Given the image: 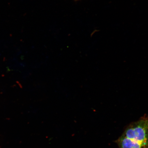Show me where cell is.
Instances as JSON below:
<instances>
[{
    "label": "cell",
    "instance_id": "cell-1",
    "mask_svg": "<svg viewBox=\"0 0 148 148\" xmlns=\"http://www.w3.org/2000/svg\"><path fill=\"white\" fill-rule=\"evenodd\" d=\"M116 142L119 148H148V116L130 124Z\"/></svg>",
    "mask_w": 148,
    "mask_h": 148
}]
</instances>
